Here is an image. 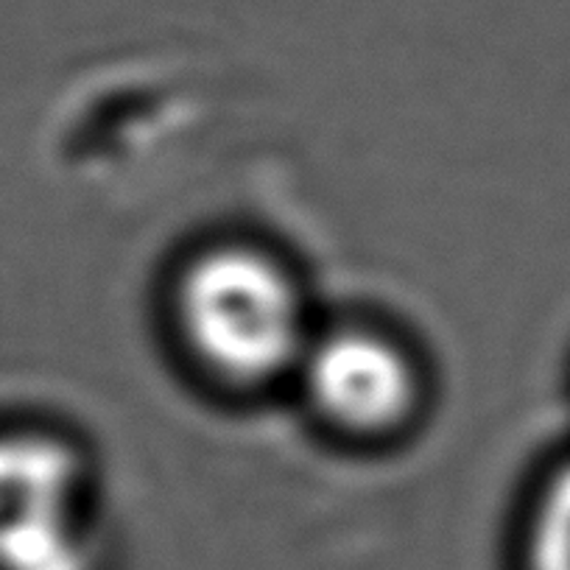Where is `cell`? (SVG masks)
Instances as JSON below:
<instances>
[{"label": "cell", "mask_w": 570, "mask_h": 570, "mask_svg": "<svg viewBox=\"0 0 570 570\" xmlns=\"http://www.w3.org/2000/svg\"><path fill=\"white\" fill-rule=\"evenodd\" d=\"M179 322L202 364L244 386L299 370L314 342L292 274L249 246L196 257L179 285Z\"/></svg>", "instance_id": "cell-1"}, {"label": "cell", "mask_w": 570, "mask_h": 570, "mask_svg": "<svg viewBox=\"0 0 570 570\" xmlns=\"http://www.w3.org/2000/svg\"><path fill=\"white\" fill-rule=\"evenodd\" d=\"M299 372L316 409L353 434L392 431L414 411V366L377 333L342 331L311 342Z\"/></svg>", "instance_id": "cell-3"}, {"label": "cell", "mask_w": 570, "mask_h": 570, "mask_svg": "<svg viewBox=\"0 0 570 570\" xmlns=\"http://www.w3.org/2000/svg\"><path fill=\"white\" fill-rule=\"evenodd\" d=\"M81 468L57 440H0V570H92Z\"/></svg>", "instance_id": "cell-2"}, {"label": "cell", "mask_w": 570, "mask_h": 570, "mask_svg": "<svg viewBox=\"0 0 570 570\" xmlns=\"http://www.w3.org/2000/svg\"><path fill=\"white\" fill-rule=\"evenodd\" d=\"M529 570H570V464L540 498L529 537Z\"/></svg>", "instance_id": "cell-4"}]
</instances>
